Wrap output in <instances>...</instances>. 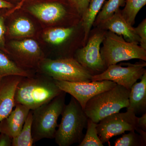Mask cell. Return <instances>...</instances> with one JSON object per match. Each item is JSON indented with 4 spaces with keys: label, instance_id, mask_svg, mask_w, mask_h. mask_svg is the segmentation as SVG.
<instances>
[{
    "label": "cell",
    "instance_id": "cell-3",
    "mask_svg": "<svg viewBox=\"0 0 146 146\" xmlns=\"http://www.w3.org/2000/svg\"><path fill=\"white\" fill-rule=\"evenodd\" d=\"M66 93L63 91L52 100L32 110V135L33 143L54 139L57 121L65 107Z\"/></svg>",
    "mask_w": 146,
    "mask_h": 146
},
{
    "label": "cell",
    "instance_id": "cell-8",
    "mask_svg": "<svg viewBox=\"0 0 146 146\" xmlns=\"http://www.w3.org/2000/svg\"><path fill=\"white\" fill-rule=\"evenodd\" d=\"M127 67L116 64L110 65L101 74L93 76L91 81L110 80L130 90L134 83L146 72V62L126 63Z\"/></svg>",
    "mask_w": 146,
    "mask_h": 146
},
{
    "label": "cell",
    "instance_id": "cell-1",
    "mask_svg": "<svg viewBox=\"0 0 146 146\" xmlns=\"http://www.w3.org/2000/svg\"><path fill=\"white\" fill-rule=\"evenodd\" d=\"M62 92L55 80L48 76L41 74L40 75L22 77L15 91V104L23 105L31 110H34Z\"/></svg>",
    "mask_w": 146,
    "mask_h": 146
},
{
    "label": "cell",
    "instance_id": "cell-29",
    "mask_svg": "<svg viewBox=\"0 0 146 146\" xmlns=\"http://www.w3.org/2000/svg\"><path fill=\"white\" fill-rule=\"evenodd\" d=\"M137 127L144 131H146V112L144 113L142 117H137Z\"/></svg>",
    "mask_w": 146,
    "mask_h": 146
},
{
    "label": "cell",
    "instance_id": "cell-15",
    "mask_svg": "<svg viewBox=\"0 0 146 146\" xmlns=\"http://www.w3.org/2000/svg\"><path fill=\"white\" fill-rule=\"evenodd\" d=\"M140 79L141 81L134 83L130 89L127 108L136 115L144 114L146 111V72Z\"/></svg>",
    "mask_w": 146,
    "mask_h": 146
},
{
    "label": "cell",
    "instance_id": "cell-11",
    "mask_svg": "<svg viewBox=\"0 0 146 146\" xmlns=\"http://www.w3.org/2000/svg\"><path fill=\"white\" fill-rule=\"evenodd\" d=\"M29 4V11L40 21L52 23L65 16L66 10L63 3L56 0H35Z\"/></svg>",
    "mask_w": 146,
    "mask_h": 146
},
{
    "label": "cell",
    "instance_id": "cell-24",
    "mask_svg": "<svg viewBox=\"0 0 146 146\" xmlns=\"http://www.w3.org/2000/svg\"><path fill=\"white\" fill-rule=\"evenodd\" d=\"M145 142L140 134H137L135 131H129V133L123 135L115 142V146H145Z\"/></svg>",
    "mask_w": 146,
    "mask_h": 146
},
{
    "label": "cell",
    "instance_id": "cell-10",
    "mask_svg": "<svg viewBox=\"0 0 146 146\" xmlns=\"http://www.w3.org/2000/svg\"><path fill=\"white\" fill-rule=\"evenodd\" d=\"M106 33L101 31L95 33L90 37L86 46L78 50L75 54V59L93 76L101 74L107 68L100 51Z\"/></svg>",
    "mask_w": 146,
    "mask_h": 146
},
{
    "label": "cell",
    "instance_id": "cell-32",
    "mask_svg": "<svg viewBox=\"0 0 146 146\" xmlns=\"http://www.w3.org/2000/svg\"><path fill=\"white\" fill-rule=\"evenodd\" d=\"M135 130L139 133L140 136L142 137L145 142H146V131H144L143 130L138 128H136Z\"/></svg>",
    "mask_w": 146,
    "mask_h": 146
},
{
    "label": "cell",
    "instance_id": "cell-7",
    "mask_svg": "<svg viewBox=\"0 0 146 146\" xmlns=\"http://www.w3.org/2000/svg\"><path fill=\"white\" fill-rule=\"evenodd\" d=\"M137 117L133 111L127 110L125 112L114 113L101 120L97 123V129L102 143L126 131H135Z\"/></svg>",
    "mask_w": 146,
    "mask_h": 146
},
{
    "label": "cell",
    "instance_id": "cell-28",
    "mask_svg": "<svg viewBox=\"0 0 146 146\" xmlns=\"http://www.w3.org/2000/svg\"><path fill=\"white\" fill-rule=\"evenodd\" d=\"M12 139L5 133H0V146H11Z\"/></svg>",
    "mask_w": 146,
    "mask_h": 146
},
{
    "label": "cell",
    "instance_id": "cell-23",
    "mask_svg": "<svg viewBox=\"0 0 146 146\" xmlns=\"http://www.w3.org/2000/svg\"><path fill=\"white\" fill-rule=\"evenodd\" d=\"M97 123L88 118L86 134L78 146H103L98 135Z\"/></svg>",
    "mask_w": 146,
    "mask_h": 146
},
{
    "label": "cell",
    "instance_id": "cell-25",
    "mask_svg": "<svg viewBox=\"0 0 146 146\" xmlns=\"http://www.w3.org/2000/svg\"><path fill=\"white\" fill-rule=\"evenodd\" d=\"M136 34L140 39V46L146 50V19H145L136 27L134 28Z\"/></svg>",
    "mask_w": 146,
    "mask_h": 146
},
{
    "label": "cell",
    "instance_id": "cell-31",
    "mask_svg": "<svg viewBox=\"0 0 146 146\" xmlns=\"http://www.w3.org/2000/svg\"><path fill=\"white\" fill-rule=\"evenodd\" d=\"M26 0H22L20 2L18 3L16 6L14 7L13 8L11 9V11H9V12L7 13V15H9V14H10L11 13H13V12H14V11H15L21 9V7H22V5H23L24 2ZM67 1H68V0H67Z\"/></svg>",
    "mask_w": 146,
    "mask_h": 146
},
{
    "label": "cell",
    "instance_id": "cell-17",
    "mask_svg": "<svg viewBox=\"0 0 146 146\" xmlns=\"http://www.w3.org/2000/svg\"><path fill=\"white\" fill-rule=\"evenodd\" d=\"M105 0H90L88 7L82 15V25L84 31V43L87 41L89 33L98 13Z\"/></svg>",
    "mask_w": 146,
    "mask_h": 146
},
{
    "label": "cell",
    "instance_id": "cell-33",
    "mask_svg": "<svg viewBox=\"0 0 146 146\" xmlns=\"http://www.w3.org/2000/svg\"><path fill=\"white\" fill-rule=\"evenodd\" d=\"M3 1L11 3V4H12V2H17V4H18V3L20 2L22 0H3Z\"/></svg>",
    "mask_w": 146,
    "mask_h": 146
},
{
    "label": "cell",
    "instance_id": "cell-22",
    "mask_svg": "<svg viewBox=\"0 0 146 146\" xmlns=\"http://www.w3.org/2000/svg\"><path fill=\"white\" fill-rule=\"evenodd\" d=\"M146 4V0H125L124 8L121 12L130 25L132 26L135 23L136 15Z\"/></svg>",
    "mask_w": 146,
    "mask_h": 146
},
{
    "label": "cell",
    "instance_id": "cell-5",
    "mask_svg": "<svg viewBox=\"0 0 146 146\" xmlns=\"http://www.w3.org/2000/svg\"><path fill=\"white\" fill-rule=\"evenodd\" d=\"M100 53L108 67L121 61L133 59L146 60V50L138 44L128 42L121 36L109 31L106 33Z\"/></svg>",
    "mask_w": 146,
    "mask_h": 146
},
{
    "label": "cell",
    "instance_id": "cell-27",
    "mask_svg": "<svg viewBox=\"0 0 146 146\" xmlns=\"http://www.w3.org/2000/svg\"><path fill=\"white\" fill-rule=\"evenodd\" d=\"M6 31L4 17L0 14V50L7 53L5 47V35Z\"/></svg>",
    "mask_w": 146,
    "mask_h": 146
},
{
    "label": "cell",
    "instance_id": "cell-30",
    "mask_svg": "<svg viewBox=\"0 0 146 146\" xmlns=\"http://www.w3.org/2000/svg\"><path fill=\"white\" fill-rule=\"evenodd\" d=\"M13 4L11 3L5 1L3 0H0V10L3 9H11L13 8Z\"/></svg>",
    "mask_w": 146,
    "mask_h": 146
},
{
    "label": "cell",
    "instance_id": "cell-9",
    "mask_svg": "<svg viewBox=\"0 0 146 146\" xmlns=\"http://www.w3.org/2000/svg\"><path fill=\"white\" fill-rule=\"evenodd\" d=\"M55 81L60 90L74 97L83 109L91 98L97 94L112 89L117 84L114 82L108 80L89 82H70L56 80Z\"/></svg>",
    "mask_w": 146,
    "mask_h": 146
},
{
    "label": "cell",
    "instance_id": "cell-26",
    "mask_svg": "<svg viewBox=\"0 0 146 146\" xmlns=\"http://www.w3.org/2000/svg\"><path fill=\"white\" fill-rule=\"evenodd\" d=\"M90 0H68L71 7L82 16L88 7Z\"/></svg>",
    "mask_w": 146,
    "mask_h": 146
},
{
    "label": "cell",
    "instance_id": "cell-18",
    "mask_svg": "<svg viewBox=\"0 0 146 146\" xmlns=\"http://www.w3.org/2000/svg\"><path fill=\"white\" fill-rule=\"evenodd\" d=\"M32 110H30L21 132L18 136L12 139L11 146L33 145L34 143L32 135Z\"/></svg>",
    "mask_w": 146,
    "mask_h": 146
},
{
    "label": "cell",
    "instance_id": "cell-2",
    "mask_svg": "<svg viewBox=\"0 0 146 146\" xmlns=\"http://www.w3.org/2000/svg\"><path fill=\"white\" fill-rule=\"evenodd\" d=\"M61 115V122L55 135V143L59 146L80 143L82 141L84 129L87 127L88 119L82 107L72 96Z\"/></svg>",
    "mask_w": 146,
    "mask_h": 146
},
{
    "label": "cell",
    "instance_id": "cell-4",
    "mask_svg": "<svg viewBox=\"0 0 146 146\" xmlns=\"http://www.w3.org/2000/svg\"><path fill=\"white\" fill-rule=\"evenodd\" d=\"M130 91L117 84L91 98L86 103L84 112L89 119L98 123L106 117L128 107Z\"/></svg>",
    "mask_w": 146,
    "mask_h": 146
},
{
    "label": "cell",
    "instance_id": "cell-12",
    "mask_svg": "<svg viewBox=\"0 0 146 146\" xmlns=\"http://www.w3.org/2000/svg\"><path fill=\"white\" fill-rule=\"evenodd\" d=\"M98 26L102 29L108 30L118 35H123L128 42L136 44L140 43V38L136 34L134 28L126 21L120 9Z\"/></svg>",
    "mask_w": 146,
    "mask_h": 146
},
{
    "label": "cell",
    "instance_id": "cell-20",
    "mask_svg": "<svg viewBox=\"0 0 146 146\" xmlns=\"http://www.w3.org/2000/svg\"><path fill=\"white\" fill-rule=\"evenodd\" d=\"M104 5L102 6L101 10L95 19L94 24L98 26L100 24L108 19L113 15L120 7L125 6V0H108L105 1Z\"/></svg>",
    "mask_w": 146,
    "mask_h": 146
},
{
    "label": "cell",
    "instance_id": "cell-14",
    "mask_svg": "<svg viewBox=\"0 0 146 146\" xmlns=\"http://www.w3.org/2000/svg\"><path fill=\"white\" fill-rule=\"evenodd\" d=\"M30 110L23 105L16 104L9 115L0 121V133H5L12 138L18 136Z\"/></svg>",
    "mask_w": 146,
    "mask_h": 146
},
{
    "label": "cell",
    "instance_id": "cell-19",
    "mask_svg": "<svg viewBox=\"0 0 146 146\" xmlns=\"http://www.w3.org/2000/svg\"><path fill=\"white\" fill-rule=\"evenodd\" d=\"M34 27L27 18L21 17L16 19L9 28L11 36L24 37L31 36L34 33Z\"/></svg>",
    "mask_w": 146,
    "mask_h": 146
},
{
    "label": "cell",
    "instance_id": "cell-13",
    "mask_svg": "<svg viewBox=\"0 0 146 146\" xmlns=\"http://www.w3.org/2000/svg\"><path fill=\"white\" fill-rule=\"evenodd\" d=\"M22 77L9 76L0 80V121L8 116L15 107V91Z\"/></svg>",
    "mask_w": 146,
    "mask_h": 146
},
{
    "label": "cell",
    "instance_id": "cell-16",
    "mask_svg": "<svg viewBox=\"0 0 146 146\" xmlns=\"http://www.w3.org/2000/svg\"><path fill=\"white\" fill-rule=\"evenodd\" d=\"M33 74L29 71L19 67L7 56L5 52L0 50V80L9 76H31Z\"/></svg>",
    "mask_w": 146,
    "mask_h": 146
},
{
    "label": "cell",
    "instance_id": "cell-6",
    "mask_svg": "<svg viewBox=\"0 0 146 146\" xmlns=\"http://www.w3.org/2000/svg\"><path fill=\"white\" fill-rule=\"evenodd\" d=\"M39 73L56 80L70 82L91 81L92 75L73 57L51 59L44 58L39 63Z\"/></svg>",
    "mask_w": 146,
    "mask_h": 146
},
{
    "label": "cell",
    "instance_id": "cell-21",
    "mask_svg": "<svg viewBox=\"0 0 146 146\" xmlns=\"http://www.w3.org/2000/svg\"><path fill=\"white\" fill-rule=\"evenodd\" d=\"M73 31L72 28H56L45 32L43 37L48 43L53 45H59L66 41Z\"/></svg>",
    "mask_w": 146,
    "mask_h": 146
}]
</instances>
